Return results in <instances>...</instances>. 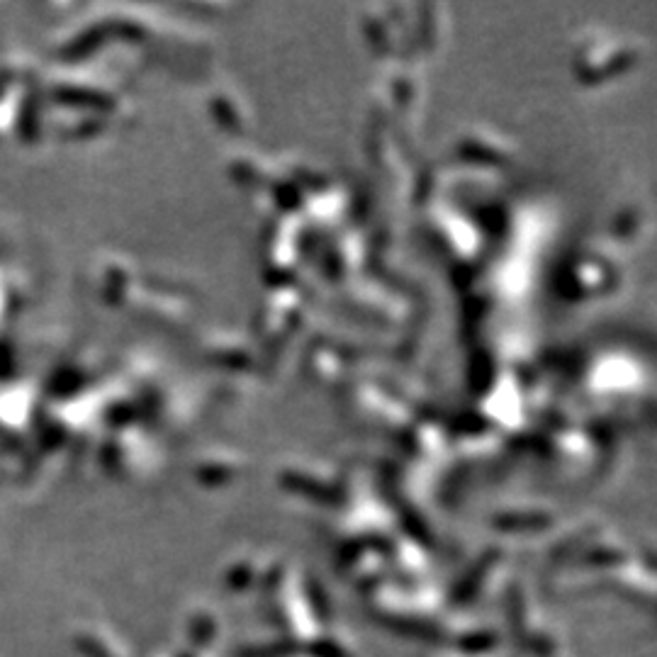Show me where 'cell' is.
Wrapping results in <instances>:
<instances>
[{
  "label": "cell",
  "mask_w": 657,
  "mask_h": 657,
  "mask_svg": "<svg viewBox=\"0 0 657 657\" xmlns=\"http://www.w3.org/2000/svg\"><path fill=\"white\" fill-rule=\"evenodd\" d=\"M310 650L314 657H351L344 648H339L334 640H317Z\"/></svg>",
  "instance_id": "4"
},
{
  "label": "cell",
  "mask_w": 657,
  "mask_h": 657,
  "mask_svg": "<svg viewBox=\"0 0 657 657\" xmlns=\"http://www.w3.org/2000/svg\"><path fill=\"white\" fill-rule=\"evenodd\" d=\"M292 645L288 643H278V645H268V648H249L241 650L239 657H285L292 653Z\"/></svg>",
  "instance_id": "3"
},
{
  "label": "cell",
  "mask_w": 657,
  "mask_h": 657,
  "mask_svg": "<svg viewBox=\"0 0 657 657\" xmlns=\"http://www.w3.org/2000/svg\"><path fill=\"white\" fill-rule=\"evenodd\" d=\"M383 621L392 628V631L404 633V636H417V638H436L438 636V631H434V628H429V626H424V623H419V621L390 619V616H387V619H383Z\"/></svg>",
  "instance_id": "1"
},
{
  "label": "cell",
  "mask_w": 657,
  "mask_h": 657,
  "mask_svg": "<svg viewBox=\"0 0 657 657\" xmlns=\"http://www.w3.org/2000/svg\"><path fill=\"white\" fill-rule=\"evenodd\" d=\"M497 645V638L492 633H475V636H468L460 640V648L470 650V653H480V650H490Z\"/></svg>",
  "instance_id": "2"
},
{
  "label": "cell",
  "mask_w": 657,
  "mask_h": 657,
  "mask_svg": "<svg viewBox=\"0 0 657 657\" xmlns=\"http://www.w3.org/2000/svg\"><path fill=\"white\" fill-rule=\"evenodd\" d=\"M78 650H81L86 657H110L108 650L91 638H78Z\"/></svg>",
  "instance_id": "5"
},
{
  "label": "cell",
  "mask_w": 657,
  "mask_h": 657,
  "mask_svg": "<svg viewBox=\"0 0 657 657\" xmlns=\"http://www.w3.org/2000/svg\"><path fill=\"white\" fill-rule=\"evenodd\" d=\"M193 636H195V640H198V643H202V640H205L207 636H212V621L200 619L198 626L193 628Z\"/></svg>",
  "instance_id": "6"
}]
</instances>
